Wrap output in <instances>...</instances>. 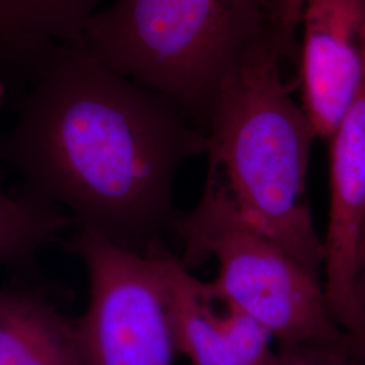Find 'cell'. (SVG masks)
<instances>
[{"label": "cell", "mask_w": 365, "mask_h": 365, "mask_svg": "<svg viewBox=\"0 0 365 365\" xmlns=\"http://www.w3.org/2000/svg\"><path fill=\"white\" fill-rule=\"evenodd\" d=\"M365 260V229L364 233H363V240H361V247H360V265L363 264V261ZM360 271V269H359Z\"/></svg>", "instance_id": "15"}, {"label": "cell", "mask_w": 365, "mask_h": 365, "mask_svg": "<svg viewBox=\"0 0 365 365\" xmlns=\"http://www.w3.org/2000/svg\"><path fill=\"white\" fill-rule=\"evenodd\" d=\"M300 27L302 107L329 140L365 90V0H304Z\"/></svg>", "instance_id": "7"}, {"label": "cell", "mask_w": 365, "mask_h": 365, "mask_svg": "<svg viewBox=\"0 0 365 365\" xmlns=\"http://www.w3.org/2000/svg\"><path fill=\"white\" fill-rule=\"evenodd\" d=\"M271 365H361L351 349L319 345H279Z\"/></svg>", "instance_id": "12"}, {"label": "cell", "mask_w": 365, "mask_h": 365, "mask_svg": "<svg viewBox=\"0 0 365 365\" xmlns=\"http://www.w3.org/2000/svg\"><path fill=\"white\" fill-rule=\"evenodd\" d=\"M190 269L215 259L212 286L267 329L279 345L341 346L352 341L330 310L324 282L249 222L218 175L207 170L196 207L173 223ZM354 354V353H353Z\"/></svg>", "instance_id": "4"}, {"label": "cell", "mask_w": 365, "mask_h": 365, "mask_svg": "<svg viewBox=\"0 0 365 365\" xmlns=\"http://www.w3.org/2000/svg\"><path fill=\"white\" fill-rule=\"evenodd\" d=\"M156 265L178 353L191 365H271V333L190 272L157 241L145 252Z\"/></svg>", "instance_id": "6"}, {"label": "cell", "mask_w": 365, "mask_h": 365, "mask_svg": "<svg viewBox=\"0 0 365 365\" xmlns=\"http://www.w3.org/2000/svg\"><path fill=\"white\" fill-rule=\"evenodd\" d=\"M205 144L180 106L60 46L0 133V161L21 176L22 194L64 207L78 230L144 255L173 229L176 173Z\"/></svg>", "instance_id": "1"}, {"label": "cell", "mask_w": 365, "mask_h": 365, "mask_svg": "<svg viewBox=\"0 0 365 365\" xmlns=\"http://www.w3.org/2000/svg\"><path fill=\"white\" fill-rule=\"evenodd\" d=\"M269 41L264 0H115L76 48L205 120L223 83Z\"/></svg>", "instance_id": "3"}, {"label": "cell", "mask_w": 365, "mask_h": 365, "mask_svg": "<svg viewBox=\"0 0 365 365\" xmlns=\"http://www.w3.org/2000/svg\"><path fill=\"white\" fill-rule=\"evenodd\" d=\"M282 57L265 42L227 78L209 107L205 153L241 214L313 274L324 240L307 200L312 122L288 90Z\"/></svg>", "instance_id": "2"}, {"label": "cell", "mask_w": 365, "mask_h": 365, "mask_svg": "<svg viewBox=\"0 0 365 365\" xmlns=\"http://www.w3.org/2000/svg\"><path fill=\"white\" fill-rule=\"evenodd\" d=\"M357 304L360 313V337L354 345V356L365 365V260L360 265L359 277H357Z\"/></svg>", "instance_id": "13"}, {"label": "cell", "mask_w": 365, "mask_h": 365, "mask_svg": "<svg viewBox=\"0 0 365 365\" xmlns=\"http://www.w3.org/2000/svg\"><path fill=\"white\" fill-rule=\"evenodd\" d=\"M329 140L330 210L324 240V288L354 353L360 337L356 289L365 229V90Z\"/></svg>", "instance_id": "8"}, {"label": "cell", "mask_w": 365, "mask_h": 365, "mask_svg": "<svg viewBox=\"0 0 365 365\" xmlns=\"http://www.w3.org/2000/svg\"><path fill=\"white\" fill-rule=\"evenodd\" d=\"M0 365H81L76 319L41 291L0 288Z\"/></svg>", "instance_id": "10"}, {"label": "cell", "mask_w": 365, "mask_h": 365, "mask_svg": "<svg viewBox=\"0 0 365 365\" xmlns=\"http://www.w3.org/2000/svg\"><path fill=\"white\" fill-rule=\"evenodd\" d=\"M72 250L87 268L90 303L76 319L81 365H175L178 348L153 260L78 230Z\"/></svg>", "instance_id": "5"}, {"label": "cell", "mask_w": 365, "mask_h": 365, "mask_svg": "<svg viewBox=\"0 0 365 365\" xmlns=\"http://www.w3.org/2000/svg\"><path fill=\"white\" fill-rule=\"evenodd\" d=\"M7 96H9V90H7L6 84H4V81L0 78V108L6 103Z\"/></svg>", "instance_id": "14"}, {"label": "cell", "mask_w": 365, "mask_h": 365, "mask_svg": "<svg viewBox=\"0 0 365 365\" xmlns=\"http://www.w3.org/2000/svg\"><path fill=\"white\" fill-rule=\"evenodd\" d=\"M304 0H264L274 49L284 58H294L298 49L300 15Z\"/></svg>", "instance_id": "11"}, {"label": "cell", "mask_w": 365, "mask_h": 365, "mask_svg": "<svg viewBox=\"0 0 365 365\" xmlns=\"http://www.w3.org/2000/svg\"><path fill=\"white\" fill-rule=\"evenodd\" d=\"M102 0H0V78L9 93L37 78L60 46H78Z\"/></svg>", "instance_id": "9"}]
</instances>
